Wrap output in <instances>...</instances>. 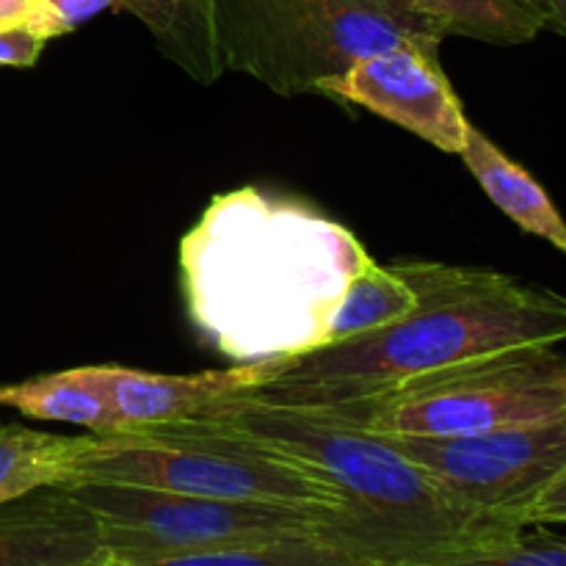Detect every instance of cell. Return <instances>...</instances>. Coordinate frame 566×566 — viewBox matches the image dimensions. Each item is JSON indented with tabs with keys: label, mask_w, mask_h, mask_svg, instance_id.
Segmentation results:
<instances>
[{
	"label": "cell",
	"mask_w": 566,
	"mask_h": 566,
	"mask_svg": "<svg viewBox=\"0 0 566 566\" xmlns=\"http://www.w3.org/2000/svg\"><path fill=\"white\" fill-rule=\"evenodd\" d=\"M340 221L254 186L210 199L180 241L199 335L235 365L293 359L329 340L340 298L370 263Z\"/></svg>",
	"instance_id": "1"
},
{
	"label": "cell",
	"mask_w": 566,
	"mask_h": 566,
	"mask_svg": "<svg viewBox=\"0 0 566 566\" xmlns=\"http://www.w3.org/2000/svg\"><path fill=\"white\" fill-rule=\"evenodd\" d=\"M114 11L147 28L155 48L191 81L213 86L224 75L213 28V0H111Z\"/></svg>",
	"instance_id": "13"
},
{
	"label": "cell",
	"mask_w": 566,
	"mask_h": 566,
	"mask_svg": "<svg viewBox=\"0 0 566 566\" xmlns=\"http://www.w3.org/2000/svg\"><path fill=\"white\" fill-rule=\"evenodd\" d=\"M528 528H545V525H566V470L536 497L525 512Z\"/></svg>",
	"instance_id": "22"
},
{
	"label": "cell",
	"mask_w": 566,
	"mask_h": 566,
	"mask_svg": "<svg viewBox=\"0 0 566 566\" xmlns=\"http://www.w3.org/2000/svg\"><path fill=\"white\" fill-rule=\"evenodd\" d=\"M423 566H566V539L547 534L528 536L525 531L523 536L506 542V545Z\"/></svg>",
	"instance_id": "19"
},
{
	"label": "cell",
	"mask_w": 566,
	"mask_h": 566,
	"mask_svg": "<svg viewBox=\"0 0 566 566\" xmlns=\"http://www.w3.org/2000/svg\"><path fill=\"white\" fill-rule=\"evenodd\" d=\"M103 11H114V3L111 0H42L33 28L48 39H59L77 31L83 22L94 20Z\"/></svg>",
	"instance_id": "20"
},
{
	"label": "cell",
	"mask_w": 566,
	"mask_h": 566,
	"mask_svg": "<svg viewBox=\"0 0 566 566\" xmlns=\"http://www.w3.org/2000/svg\"><path fill=\"white\" fill-rule=\"evenodd\" d=\"M564 409L566 354L558 346H531L434 370L376 398L310 412L374 434L451 440L534 423Z\"/></svg>",
	"instance_id": "6"
},
{
	"label": "cell",
	"mask_w": 566,
	"mask_h": 566,
	"mask_svg": "<svg viewBox=\"0 0 566 566\" xmlns=\"http://www.w3.org/2000/svg\"><path fill=\"white\" fill-rule=\"evenodd\" d=\"M224 72L280 97L318 94L357 59L401 42L446 36L392 0H213Z\"/></svg>",
	"instance_id": "5"
},
{
	"label": "cell",
	"mask_w": 566,
	"mask_h": 566,
	"mask_svg": "<svg viewBox=\"0 0 566 566\" xmlns=\"http://www.w3.org/2000/svg\"><path fill=\"white\" fill-rule=\"evenodd\" d=\"M274 359L191 376H166L153 374V370L125 368V365H97V376L116 415V431L193 420L224 398L243 396V392L265 385L269 379H274Z\"/></svg>",
	"instance_id": "10"
},
{
	"label": "cell",
	"mask_w": 566,
	"mask_h": 566,
	"mask_svg": "<svg viewBox=\"0 0 566 566\" xmlns=\"http://www.w3.org/2000/svg\"><path fill=\"white\" fill-rule=\"evenodd\" d=\"M99 528L70 486H42L0 506V566H86Z\"/></svg>",
	"instance_id": "11"
},
{
	"label": "cell",
	"mask_w": 566,
	"mask_h": 566,
	"mask_svg": "<svg viewBox=\"0 0 566 566\" xmlns=\"http://www.w3.org/2000/svg\"><path fill=\"white\" fill-rule=\"evenodd\" d=\"M398 269L420 296L407 318L302 357L274 359V379L241 398L282 409H332L470 359L566 340L562 293L475 265L407 260Z\"/></svg>",
	"instance_id": "2"
},
{
	"label": "cell",
	"mask_w": 566,
	"mask_h": 566,
	"mask_svg": "<svg viewBox=\"0 0 566 566\" xmlns=\"http://www.w3.org/2000/svg\"><path fill=\"white\" fill-rule=\"evenodd\" d=\"M313 468L343 503L335 545L376 566H423L517 539L520 523L448 495L385 434L232 396L199 415Z\"/></svg>",
	"instance_id": "3"
},
{
	"label": "cell",
	"mask_w": 566,
	"mask_h": 566,
	"mask_svg": "<svg viewBox=\"0 0 566 566\" xmlns=\"http://www.w3.org/2000/svg\"><path fill=\"white\" fill-rule=\"evenodd\" d=\"M70 490L97 520L99 558L114 564L304 536L335 545L343 528V514L332 509L219 501L127 484H72Z\"/></svg>",
	"instance_id": "7"
},
{
	"label": "cell",
	"mask_w": 566,
	"mask_h": 566,
	"mask_svg": "<svg viewBox=\"0 0 566 566\" xmlns=\"http://www.w3.org/2000/svg\"><path fill=\"white\" fill-rule=\"evenodd\" d=\"M86 437H61L25 426H0V506L42 486H64Z\"/></svg>",
	"instance_id": "16"
},
{
	"label": "cell",
	"mask_w": 566,
	"mask_h": 566,
	"mask_svg": "<svg viewBox=\"0 0 566 566\" xmlns=\"http://www.w3.org/2000/svg\"><path fill=\"white\" fill-rule=\"evenodd\" d=\"M0 407L14 409L31 420L81 426L88 434L116 431V415L97 376V365L55 370L17 385H0Z\"/></svg>",
	"instance_id": "14"
},
{
	"label": "cell",
	"mask_w": 566,
	"mask_h": 566,
	"mask_svg": "<svg viewBox=\"0 0 566 566\" xmlns=\"http://www.w3.org/2000/svg\"><path fill=\"white\" fill-rule=\"evenodd\" d=\"M387 440L459 503L528 528V506L566 470V409L553 418L475 437Z\"/></svg>",
	"instance_id": "8"
},
{
	"label": "cell",
	"mask_w": 566,
	"mask_h": 566,
	"mask_svg": "<svg viewBox=\"0 0 566 566\" xmlns=\"http://www.w3.org/2000/svg\"><path fill=\"white\" fill-rule=\"evenodd\" d=\"M418 20L429 22L442 36L475 42L528 44L545 31L539 0H392Z\"/></svg>",
	"instance_id": "15"
},
{
	"label": "cell",
	"mask_w": 566,
	"mask_h": 566,
	"mask_svg": "<svg viewBox=\"0 0 566 566\" xmlns=\"http://www.w3.org/2000/svg\"><path fill=\"white\" fill-rule=\"evenodd\" d=\"M42 0H0V25H14V22L36 20Z\"/></svg>",
	"instance_id": "23"
},
{
	"label": "cell",
	"mask_w": 566,
	"mask_h": 566,
	"mask_svg": "<svg viewBox=\"0 0 566 566\" xmlns=\"http://www.w3.org/2000/svg\"><path fill=\"white\" fill-rule=\"evenodd\" d=\"M86 566H376L354 553L340 551L315 536L304 539H280L265 545L224 547V551L186 553V556L158 558V562L142 564H114L105 558H94Z\"/></svg>",
	"instance_id": "18"
},
{
	"label": "cell",
	"mask_w": 566,
	"mask_h": 566,
	"mask_svg": "<svg viewBox=\"0 0 566 566\" xmlns=\"http://www.w3.org/2000/svg\"><path fill=\"white\" fill-rule=\"evenodd\" d=\"M459 158L464 160L481 191L495 202L497 210H503V216H509L528 235L542 238L566 254V221L562 210L553 205L551 193L525 166L509 158L475 125H470L468 142Z\"/></svg>",
	"instance_id": "12"
},
{
	"label": "cell",
	"mask_w": 566,
	"mask_h": 566,
	"mask_svg": "<svg viewBox=\"0 0 566 566\" xmlns=\"http://www.w3.org/2000/svg\"><path fill=\"white\" fill-rule=\"evenodd\" d=\"M318 94L390 119L440 153L459 155L473 122L440 64V44L401 42L363 55Z\"/></svg>",
	"instance_id": "9"
},
{
	"label": "cell",
	"mask_w": 566,
	"mask_h": 566,
	"mask_svg": "<svg viewBox=\"0 0 566 566\" xmlns=\"http://www.w3.org/2000/svg\"><path fill=\"white\" fill-rule=\"evenodd\" d=\"M418 291L409 285V280L401 274L398 263L381 265L376 260H370L359 271L357 280L348 285L340 304H337L326 346L354 340V337L370 335L376 329H385V326L407 318L418 307Z\"/></svg>",
	"instance_id": "17"
},
{
	"label": "cell",
	"mask_w": 566,
	"mask_h": 566,
	"mask_svg": "<svg viewBox=\"0 0 566 566\" xmlns=\"http://www.w3.org/2000/svg\"><path fill=\"white\" fill-rule=\"evenodd\" d=\"M545 11V31L566 39V0H539Z\"/></svg>",
	"instance_id": "24"
},
{
	"label": "cell",
	"mask_w": 566,
	"mask_h": 566,
	"mask_svg": "<svg viewBox=\"0 0 566 566\" xmlns=\"http://www.w3.org/2000/svg\"><path fill=\"white\" fill-rule=\"evenodd\" d=\"M72 484H127L343 514L337 492L313 468L205 418L88 434L64 486Z\"/></svg>",
	"instance_id": "4"
},
{
	"label": "cell",
	"mask_w": 566,
	"mask_h": 566,
	"mask_svg": "<svg viewBox=\"0 0 566 566\" xmlns=\"http://www.w3.org/2000/svg\"><path fill=\"white\" fill-rule=\"evenodd\" d=\"M48 42L50 39L31 22L0 25V66H17V70L36 66Z\"/></svg>",
	"instance_id": "21"
}]
</instances>
